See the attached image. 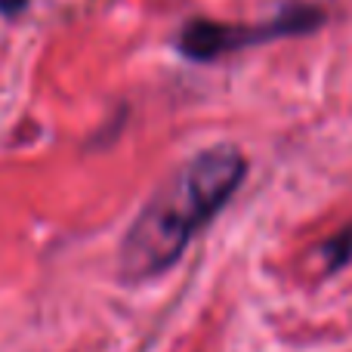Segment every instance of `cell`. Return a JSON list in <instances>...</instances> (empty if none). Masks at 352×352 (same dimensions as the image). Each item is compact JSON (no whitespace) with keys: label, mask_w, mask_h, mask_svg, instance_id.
I'll return each mask as SVG.
<instances>
[{"label":"cell","mask_w":352,"mask_h":352,"mask_svg":"<svg viewBox=\"0 0 352 352\" xmlns=\"http://www.w3.org/2000/svg\"><path fill=\"white\" fill-rule=\"evenodd\" d=\"M324 266L334 272V269H340V266H346L349 263V256H352V229H346V232H340L337 238H331L328 244H324Z\"/></svg>","instance_id":"obj_3"},{"label":"cell","mask_w":352,"mask_h":352,"mask_svg":"<svg viewBox=\"0 0 352 352\" xmlns=\"http://www.w3.org/2000/svg\"><path fill=\"white\" fill-rule=\"evenodd\" d=\"M28 6V0H0V16H6V19H16L19 12Z\"/></svg>","instance_id":"obj_4"},{"label":"cell","mask_w":352,"mask_h":352,"mask_svg":"<svg viewBox=\"0 0 352 352\" xmlns=\"http://www.w3.org/2000/svg\"><path fill=\"white\" fill-rule=\"evenodd\" d=\"M248 161L229 142L201 148L155 188L121 241L118 266L124 281H146L170 269L195 232L235 195Z\"/></svg>","instance_id":"obj_1"},{"label":"cell","mask_w":352,"mask_h":352,"mask_svg":"<svg viewBox=\"0 0 352 352\" xmlns=\"http://www.w3.org/2000/svg\"><path fill=\"white\" fill-rule=\"evenodd\" d=\"M322 22H324L322 10H312V6L285 10L281 16L269 19V22H260V25H223V22L195 19L179 34V53L195 62H210V59H217V56L235 53V50L254 47V43L309 34V31H316Z\"/></svg>","instance_id":"obj_2"}]
</instances>
